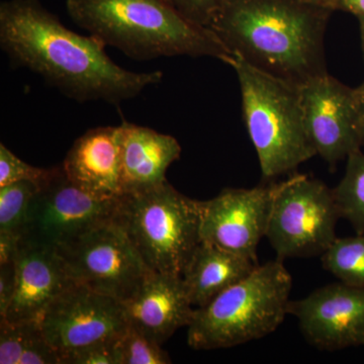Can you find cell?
Instances as JSON below:
<instances>
[{
  "instance_id": "obj_12",
  "label": "cell",
  "mask_w": 364,
  "mask_h": 364,
  "mask_svg": "<svg viewBox=\"0 0 364 364\" xmlns=\"http://www.w3.org/2000/svg\"><path fill=\"white\" fill-rule=\"evenodd\" d=\"M306 133L314 149L335 166L363 149L355 90L328 73L299 85Z\"/></svg>"
},
{
  "instance_id": "obj_6",
  "label": "cell",
  "mask_w": 364,
  "mask_h": 364,
  "mask_svg": "<svg viewBox=\"0 0 364 364\" xmlns=\"http://www.w3.org/2000/svg\"><path fill=\"white\" fill-rule=\"evenodd\" d=\"M112 222L153 272L182 277L200 242V200L178 193L168 181L122 196Z\"/></svg>"
},
{
  "instance_id": "obj_14",
  "label": "cell",
  "mask_w": 364,
  "mask_h": 364,
  "mask_svg": "<svg viewBox=\"0 0 364 364\" xmlns=\"http://www.w3.org/2000/svg\"><path fill=\"white\" fill-rule=\"evenodd\" d=\"M14 267L16 289L4 318L9 322H41L53 301L77 284L57 249L50 246L21 240Z\"/></svg>"
},
{
  "instance_id": "obj_24",
  "label": "cell",
  "mask_w": 364,
  "mask_h": 364,
  "mask_svg": "<svg viewBox=\"0 0 364 364\" xmlns=\"http://www.w3.org/2000/svg\"><path fill=\"white\" fill-rule=\"evenodd\" d=\"M53 168L45 169L32 166L14 154L4 144H0V186L18 181H31L43 186L54 172Z\"/></svg>"
},
{
  "instance_id": "obj_18",
  "label": "cell",
  "mask_w": 364,
  "mask_h": 364,
  "mask_svg": "<svg viewBox=\"0 0 364 364\" xmlns=\"http://www.w3.org/2000/svg\"><path fill=\"white\" fill-rule=\"evenodd\" d=\"M258 265L256 261L200 241L182 274L191 305L207 306Z\"/></svg>"
},
{
  "instance_id": "obj_22",
  "label": "cell",
  "mask_w": 364,
  "mask_h": 364,
  "mask_svg": "<svg viewBox=\"0 0 364 364\" xmlns=\"http://www.w3.org/2000/svg\"><path fill=\"white\" fill-rule=\"evenodd\" d=\"M39 186L31 181H18L0 186V231L21 237L28 208Z\"/></svg>"
},
{
  "instance_id": "obj_16",
  "label": "cell",
  "mask_w": 364,
  "mask_h": 364,
  "mask_svg": "<svg viewBox=\"0 0 364 364\" xmlns=\"http://www.w3.org/2000/svg\"><path fill=\"white\" fill-rule=\"evenodd\" d=\"M123 304L128 324L160 345L188 327L195 311L182 277L157 272Z\"/></svg>"
},
{
  "instance_id": "obj_15",
  "label": "cell",
  "mask_w": 364,
  "mask_h": 364,
  "mask_svg": "<svg viewBox=\"0 0 364 364\" xmlns=\"http://www.w3.org/2000/svg\"><path fill=\"white\" fill-rule=\"evenodd\" d=\"M122 138V124L97 127L79 136L61 165L69 181L97 198H121Z\"/></svg>"
},
{
  "instance_id": "obj_31",
  "label": "cell",
  "mask_w": 364,
  "mask_h": 364,
  "mask_svg": "<svg viewBox=\"0 0 364 364\" xmlns=\"http://www.w3.org/2000/svg\"><path fill=\"white\" fill-rule=\"evenodd\" d=\"M304 1L309 2V4H317V6L328 7L333 11H336V0H304Z\"/></svg>"
},
{
  "instance_id": "obj_20",
  "label": "cell",
  "mask_w": 364,
  "mask_h": 364,
  "mask_svg": "<svg viewBox=\"0 0 364 364\" xmlns=\"http://www.w3.org/2000/svg\"><path fill=\"white\" fill-rule=\"evenodd\" d=\"M340 217L348 221L356 234H364V152L358 150L346 159L338 186L333 188Z\"/></svg>"
},
{
  "instance_id": "obj_23",
  "label": "cell",
  "mask_w": 364,
  "mask_h": 364,
  "mask_svg": "<svg viewBox=\"0 0 364 364\" xmlns=\"http://www.w3.org/2000/svg\"><path fill=\"white\" fill-rule=\"evenodd\" d=\"M122 364L171 363L168 353L161 345L153 341L133 326L128 325L119 341Z\"/></svg>"
},
{
  "instance_id": "obj_2",
  "label": "cell",
  "mask_w": 364,
  "mask_h": 364,
  "mask_svg": "<svg viewBox=\"0 0 364 364\" xmlns=\"http://www.w3.org/2000/svg\"><path fill=\"white\" fill-rule=\"evenodd\" d=\"M332 11L304 0H226L210 28L232 54L301 85L327 73L324 36Z\"/></svg>"
},
{
  "instance_id": "obj_29",
  "label": "cell",
  "mask_w": 364,
  "mask_h": 364,
  "mask_svg": "<svg viewBox=\"0 0 364 364\" xmlns=\"http://www.w3.org/2000/svg\"><path fill=\"white\" fill-rule=\"evenodd\" d=\"M340 11H347L360 18L364 16V0H336V7Z\"/></svg>"
},
{
  "instance_id": "obj_17",
  "label": "cell",
  "mask_w": 364,
  "mask_h": 364,
  "mask_svg": "<svg viewBox=\"0 0 364 364\" xmlns=\"http://www.w3.org/2000/svg\"><path fill=\"white\" fill-rule=\"evenodd\" d=\"M122 131L124 195L144 193L165 183L170 165L181 158L178 141L126 121Z\"/></svg>"
},
{
  "instance_id": "obj_3",
  "label": "cell",
  "mask_w": 364,
  "mask_h": 364,
  "mask_svg": "<svg viewBox=\"0 0 364 364\" xmlns=\"http://www.w3.org/2000/svg\"><path fill=\"white\" fill-rule=\"evenodd\" d=\"M71 20L107 46L139 61L233 54L210 28L184 18L167 0H66Z\"/></svg>"
},
{
  "instance_id": "obj_27",
  "label": "cell",
  "mask_w": 364,
  "mask_h": 364,
  "mask_svg": "<svg viewBox=\"0 0 364 364\" xmlns=\"http://www.w3.org/2000/svg\"><path fill=\"white\" fill-rule=\"evenodd\" d=\"M16 289V267L14 263L0 265V318L6 317Z\"/></svg>"
},
{
  "instance_id": "obj_21",
  "label": "cell",
  "mask_w": 364,
  "mask_h": 364,
  "mask_svg": "<svg viewBox=\"0 0 364 364\" xmlns=\"http://www.w3.org/2000/svg\"><path fill=\"white\" fill-rule=\"evenodd\" d=\"M322 264L339 282L364 289V234L335 239L322 254Z\"/></svg>"
},
{
  "instance_id": "obj_19",
  "label": "cell",
  "mask_w": 364,
  "mask_h": 364,
  "mask_svg": "<svg viewBox=\"0 0 364 364\" xmlns=\"http://www.w3.org/2000/svg\"><path fill=\"white\" fill-rule=\"evenodd\" d=\"M0 363L60 364L58 353L46 338L40 321L0 320Z\"/></svg>"
},
{
  "instance_id": "obj_4",
  "label": "cell",
  "mask_w": 364,
  "mask_h": 364,
  "mask_svg": "<svg viewBox=\"0 0 364 364\" xmlns=\"http://www.w3.org/2000/svg\"><path fill=\"white\" fill-rule=\"evenodd\" d=\"M229 65L238 77L244 121L262 176H282L316 156L299 85L260 70L236 54Z\"/></svg>"
},
{
  "instance_id": "obj_7",
  "label": "cell",
  "mask_w": 364,
  "mask_h": 364,
  "mask_svg": "<svg viewBox=\"0 0 364 364\" xmlns=\"http://www.w3.org/2000/svg\"><path fill=\"white\" fill-rule=\"evenodd\" d=\"M339 219L333 189L298 174L280 182L265 238L279 260L322 255L337 238Z\"/></svg>"
},
{
  "instance_id": "obj_9",
  "label": "cell",
  "mask_w": 364,
  "mask_h": 364,
  "mask_svg": "<svg viewBox=\"0 0 364 364\" xmlns=\"http://www.w3.org/2000/svg\"><path fill=\"white\" fill-rule=\"evenodd\" d=\"M119 198H95L74 186L62 166L55 167L52 176L33 196L21 240L63 247L91 230L112 222Z\"/></svg>"
},
{
  "instance_id": "obj_26",
  "label": "cell",
  "mask_w": 364,
  "mask_h": 364,
  "mask_svg": "<svg viewBox=\"0 0 364 364\" xmlns=\"http://www.w3.org/2000/svg\"><path fill=\"white\" fill-rule=\"evenodd\" d=\"M119 341L86 347L62 359L61 364H122Z\"/></svg>"
},
{
  "instance_id": "obj_5",
  "label": "cell",
  "mask_w": 364,
  "mask_h": 364,
  "mask_svg": "<svg viewBox=\"0 0 364 364\" xmlns=\"http://www.w3.org/2000/svg\"><path fill=\"white\" fill-rule=\"evenodd\" d=\"M293 279L282 260L258 265L241 282L196 308L188 343L196 350L230 348L272 334L289 314Z\"/></svg>"
},
{
  "instance_id": "obj_8",
  "label": "cell",
  "mask_w": 364,
  "mask_h": 364,
  "mask_svg": "<svg viewBox=\"0 0 364 364\" xmlns=\"http://www.w3.org/2000/svg\"><path fill=\"white\" fill-rule=\"evenodd\" d=\"M57 251L76 282L123 303L153 272L114 222L91 230Z\"/></svg>"
},
{
  "instance_id": "obj_32",
  "label": "cell",
  "mask_w": 364,
  "mask_h": 364,
  "mask_svg": "<svg viewBox=\"0 0 364 364\" xmlns=\"http://www.w3.org/2000/svg\"><path fill=\"white\" fill-rule=\"evenodd\" d=\"M358 18L359 21V28H360L361 44H363L364 54V16H360V18Z\"/></svg>"
},
{
  "instance_id": "obj_30",
  "label": "cell",
  "mask_w": 364,
  "mask_h": 364,
  "mask_svg": "<svg viewBox=\"0 0 364 364\" xmlns=\"http://www.w3.org/2000/svg\"><path fill=\"white\" fill-rule=\"evenodd\" d=\"M355 90L356 105H358L359 133L361 146L364 147V81Z\"/></svg>"
},
{
  "instance_id": "obj_13",
  "label": "cell",
  "mask_w": 364,
  "mask_h": 364,
  "mask_svg": "<svg viewBox=\"0 0 364 364\" xmlns=\"http://www.w3.org/2000/svg\"><path fill=\"white\" fill-rule=\"evenodd\" d=\"M289 314L314 346L340 350L364 346V289L338 282L316 289L306 298L291 301Z\"/></svg>"
},
{
  "instance_id": "obj_10",
  "label": "cell",
  "mask_w": 364,
  "mask_h": 364,
  "mask_svg": "<svg viewBox=\"0 0 364 364\" xmlns=\"http://www.w3.org/2000/svg\"><path fill=\"white\" fill-rule=\"evenodd\" d=\"M41 325L61 364L74 352L121 338L129 324L123 301L77 282L53 301Z\"/></svg>"
},
{
  "instance_id": "obj_1",
  "label": "cell",
  "mask_w": 364,
  "mask_h": 364,
  "mask_svg": "<svg viewBox=\"0 0 364 364\" xmlns=\"http://www.w3.org/2000/svg\"><path fill=\"white\" fill-rule=\"evenodd\" d=\"M0 47L14 67L38 74L78 102L119 105L161 82V71L133 72L114 63L95 36L73 32L39 0L0 4Z\"/></svg>"
},
{
  "instance_id": "obj_25",
  "label": "cell",
  "mask_w": 364,
  "mask_h": 364,
  "mask_svg": "<svg viewBox=\"0 0 364 364\" xmlns=\"http://www.w3.org/2000/svg\"><path fill=\"white\" fill-rule=\"evenodd\" d=\"M184 18L210 28L226 0H167Z\"/></svg>"
},
{
  "instance_id": "obj_11",
  "label": "cell",
  "mask_w": 364,
  "mask_h": 364,
  "mask_svg": "<svg viewBox=\"0 0 364 364\" xmlns=\"http://www.w3.org/2000/svg\"><path fill=\"white\" fill-rule=\"evenodd\" d=\"M279 184L225 188L212 200H200V241L258 262Z\"/></svg>"
},
{
  "instance_id": "obj_28",
  "label": "cell",
  "mask_w": 364,
  "mask_h": 364,
  "mask_svg": "<svg viewBox=\"0 0 364 364\" xmlns=\"http://www.w3.org/2000/svg\"><path fill=\"white\" fill-rule=\"evenodd\" d=\"M20 242L21 237L18 235L0 231V265L16 261Z\"/></svg>"
}]
</instances>
